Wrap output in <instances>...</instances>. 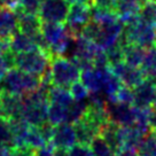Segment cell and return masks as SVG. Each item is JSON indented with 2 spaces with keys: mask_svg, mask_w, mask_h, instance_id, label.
I'll return each mask as SVG.
<instances>
[{
  "mask_svg": "<svg viewBox=\"0 0 156 156\" xmlns=\"http://www.w3.org/2000/svg\"><path fill=\"white\" fill-rule=\"evenodd\" d=\"M73 127H75L78 144L88 145V146L92 144L94 138L99 136V133H100V131L98 130L97 127H94L92 124H90L83 118L80 121H78L77 123H75Z\"/></svg>",
  "mask_w": 156,
  "mask_h": 156,
  "instance_id": "cell-19",
  "label": "cell"
},
{
  "mask_svg": "<svg viewBox=\"0 0 156 156\" xmlns=\"http://www.w3.org/2000/svg\"><path fill=\"white\" fill-rule=\"evenodd\" d=\"M0 156H22L19 148H7L4 147L0 149Z\"/></svg>",
  "mask_w": 156,
  "mask_h": 156,
  "instance_id": "cell-37",
  "label": "cell"
},
{
  "mask_svg": "<svg viewBox=\"0 0 156 156\" xmlns=\"http://www.w3.org/2000/svg\"><path fill=\"white\" fill-rule=\"evenodd\" d=\"M133 107L139 109L151 108L156 97V80L144 79L138 86L133 88Z\"/></svg>",
  "mask_w": 156,
  "mask_h": 156,
  "instance_id": "cell-9",
  "label": "cell"
},
{
  "mask_svg": "<svg viewBox=\"0 0 156 156\" xmlns=\"http://www.w3.org/2000/svg\"><path fill=\"white\" fill-rule=\"evenodd\" d=\"M109 68L117 77L119 78V80L122 82L123 85H125L130 88H134L141 83L144 79H146L141 69L130 67L125 62L114 64V66H110Z\"/></svg>",
  "mask_w": 156,
  "mask_h": 156,
  "instance_id": "cell-13",
  "label": "cell"
},
{
  "mask_svg": "<svg viewBox=\"0 0 156 156\" xmlns=\"http://www.w3.org/2000/svg\"><path fill=\"white\" fill-rule=\"evenodd\" d=\"M142 2V0H117L112 10L125 24L139 16Z\"/></svg>",
  "mask_w": 156,
  "mask_h": 156,
  "instance_id": "cell-15",
  "label": "cell"
},
{
  "mask_svg": "<svg viewBox=\"0 0 156 156\" xmlns=\"http://www.w3.org/2000/svg\"><path fill=\"white\" fill-rule=\"evenodd\" d=\"M116 1L117 0H92V6L106 9H114Z\"/></svg>",
  "mask_w": 156,
  "mask_h": 156,
  "instance_id": "cell-35",
  "label": "cell"
},
{
  "mask_svg": "<svg viewBox=\"0 0 156 156\" xmlns=\"http://www.w3.org/2000/svg\"><path fill=\"white\" fill-rule=\"evenodd\" d=\"M68 108L56 103H49L48 106V122L56 126L62 123H67Z\"/></svg>",
  "mask_w": 156,
  "mask_h": 156,
  "instance_id": "cell-23",
  "label": "cell"
},
{
  "mask_svg": "<svg viewBox=\"0 0 156 156\" xmlns=\"http://www.w3.org/2000/svg\"><path fill=\"white\" fill-rule=\"evenodd\" d=\"M40 86V77L27 73L20 69L10 68L0 79V94L8 93L16 95H24Z\"/></svg>",
  "mask_w": 156,
  "mask_h": 156,
  "instance_id": "cell-1",
  "label": "cell"
},
{
  "mask_svg": "<svg viewBox=\"0 0 156 156\" xmlns=\"http://www.w3.org/2000/svg\"><path fill=\"white\" fill-rule=\"evenodd\" d=\"M48 99L49 103H56V105H60V106H63L67 108L73 102L70 91H68L67 88L58 87V86H54V85L49 87Z\"/></svg>",
  "mask_w": 156,
  "mask_h": 156,
  "instance_id": "cell-21",
  "label": "cell"
},
{
  "mask_svg": "<svg viewBox=\"0 0 156 156\" xmlns=\"http://www.w3.org/2000/svg\"><path fill=\"white\" fill-rule=\"evenodd\" d=\"M110 73V68H92L82 71L80 79L90 93H102L103 85Z\"/></svg>",
  "mask_w": 156,
  "mask_h": 156,
  "instance_id": "cell-12",
  "label": "cell"
},
{
  "mask_svg": "<svg viewBox=\"0 0 156 156\" xmlns=\"http://www.w3.org/2000/svg\"><path fill=\"white\" fill-rule=\"evenodd\" d=\"M142 1H145V0H142Z\"/></svg>",
  "mask_w": 156,
  "mask_h": 156,
  "instance_id": "cell-44",
  "label": "cell"
},
{
  "mask_svg": "<svg viewBox=\"0 0 156 156\" xmlns=\"http://www.w3.org/2000/svg\"><path fill=\"white\" fill-rule=\"evenodd\" d=\"M106 54H107L109 67L114 66V64L124 62V51H123V44L121 43V40L118 41V44H116L115 46H112V48L106 51Z\"/></svg>",
  "mask_w": 156,
  "mask_h": 156,
  "instance_id": "cell-29",
  "label": "cell"
},
{
  "mask_svg": "<svg viewBox=\"0 0 156 156\" xmlns=\"http://www.w3.org/2000/svg\"><path fill=\"white\" fill-rule=\"evenodd\" d=\"M141 71L145 78L156 80V41L151 47L147 48L146 55L141 64Z\"/></svg>",
  "mask_w": 156,
  "mask_h": 156,
  "instance_id": "cell-20",
  "label": "cell"
},
{
  "mask_svg": "<svg viewBox=\"0 0 156 156\" xmlns=\"http://www.w3.org/2000/svg\"><path fill=\"white\" fill-rule=\"evenodd\" d=\"M0 145L7 148H15V140L10 129L9 122L5 117L0 116Z\"/></svg>",
  "mask_w": 156,
  "mask_h": 156,
  "instance_id": "cell-27",
  "label": "cell"
},
{
  "mask_svg": "<svg viewBox=\"0 0 156 156\" xmlns=\"http://www.w3.org/2000/svg\"><path fill=\"white\" fill-rule=\"evenodd\" d=\"M148 123L151 131H156V110L151 108L149 112V117H148Z\"/></svg>",
  "mask_w": 156,
  "mask_h": 156,
  "instance_id": "cell-38",
  "label": "cell"
},
{
  "mask_svg": "<svg viewBox=\"0 0 156 156\" xmlns=\"http://www.w3.org/2000/svg\"><path fill=\"white\" fill-rule=\"evenodd\" d=\"M70 94L75 101H84L90 95V92L82 82H76L70 86Z\"/></svg>",
  "mask_w": 156,
  "mask_h": 156,
  "instance_id": "cell-31",
  "label": "cell"
},
{
  "mask_svg": "<svg viewBox=\"0 0 156 156\" xmlns=\"http://www.w3.org/2000/svg\"><path fill=\"white\" fill-rule=\"evenodd\" d=\"M0 101H1V112H0L1 117H5L7 119L22 117V109H23L22 95L2 93L0 94Z\"/></svg>",
  "mask_w": 156,
  "mask_h": 156,
  "instance_id": "cell-14",
  "label": "cell"
},
{
  "mask_svg": "<svg viewBox=\"0 0 156 156\" xmlns=\"http://www.w3.org/2000/svg\"><path fill=\"white\" fill-rule=\"evenodd\" d=\"M47 144H46L44 138L40 134L38 127L30 126L24 136V146L30 147V148H32L34 151H38V149L43 148Z\"/></svg>",
  "mask_w": 156,
  "mask_h": 156,
  "instance_id": "cell-26",
  "label": "cell"
},
{
  "mask_svg": "<svg viewBox=\"0 0 156 156\" xmlns=\"http://www.w3.org/2000/svg\"><path fill=\"white\" fill-rule=\"evenodd\" d=\"M91 149H92L93 156H107L112 154L114 151L110 149V147L108 146V144L100 136L94 138L92 144L90 145Z\"/></svg>",
  "mask_w": 156,
  "mask_h": 156,
  "instance_id": "cell-30",
  "label": "cell"
},
{
  "mask_svg": "<svg viewBox=\"0 0 156 156\" xmlns=\"http://www.w3.org/2000/svg\"><path fill=\"white\" fill-rule=\"evenodd\" d=\"M23 101L22 117L30 126L39 127L48 121V106L49 102H31L28 100Z\"/></svg>",
  "mask_w": 156,
  "mask_h": 156,
  "instance_id": "cell-8",
  "label": "cell"
},
{
  "mask_svg": "<svg viewBox=\"0 0 156 156\" xmlns=\"http://www.w3.org/2000/svg\"><path fill=\"white\" fill-rule=\"evenodd\" d=\"M87 101H75L68 107V116H67V123L69 124H75L78 121L83 118L84 114L87 109Z\"/></svg>",
  "mask_w": 156,
  "mask_h": 156,
  "instance_id": "cell-24",
  "label": "cell"
},
{
  "mask_svg": "<svg viewBox=\"0 0 156 156\" xmlns=\"http://www.w3.org/2000/svg\"><path fill=\"white\" fill-rule=\"evenodd\" d=\"M41 0H19V4L21 8L28 12V13H32V14H37L38 13V8L40 6Z\"/></svg>",
  "mask_w": 156,
  "mask_h": 156,
  "instance_id": "cell-33",
  "label": "cell"
},
{
  "mask_svg": "<svg viewBox=\"0 0 156 156\" xmlns=\"http://www.w3.org/2000/svg\"><path fill=\"white\" fill-rule=\"evenodd\" d=\"M19 22L14 10L8 7L0 8V39L12 38V36L17 31Z\"/></svg>",
  "mask_w": 156,
  "mask_h": 156,
  "instance_id": "cell-16",
  "label": "cell"
},
{
  "mask_svg": "<svg viewBox=\"0 0 156 156\" xmlns=\"http://www.w3.org/2000/svg\"><path fill=\"white\" fill-rule=\"evenodd\" d=\"M124 31V23L121 20H118L114 23L107 25H101L100 28V34L97 39V43L103 51H108L112 48V46L118 44L121 40Z\"/></svg>",
  "mask_w": 156,
  "mask_h": 156,
  "instance_id": "cell-10",
  "label": "cell"
},
{
  "mask_svg": "<svg viewBox=\"0 0 156 156\" xmlns=\"http://www.w3.org/2000/svg\"><path fill=\"white\" fill-rule=\"evenodd\" d=\"M68 156H93V153L88 145L77 144L68 149Z\"/></svg>",
  "mask_w": 156,
  "mask_h": 156,
  "instance_id": "cell-32",
  "label": "cell"
},
{
  "mask_svg": "<svg viewBox=\"0 0 156 156\" xmlns=\"http://www.w3.org/2000/svg\"><path fill=\"white\" fill-rule=\"evenodd\" d=\"M155 29H156V24H155Z\"/></svg>",
  "mask_w": 156,
  "mask_h": 156,
  "instance_id": "cell-43",
  "label": "cell"
},
{
  "mask_svg": "<svg viewBox=\"0 0 156 156\" xmlns=\"http://www.w3.org/2000/svg\"><path fill=\"white\" fill-rule=\"evenodd\" d=\"M121 43L123 44V51H124V62L133 68L141 67L147 48L138 46V45L125 44L122 38H121Z\"/></svg>",
  "mask_w": 156,
  "mask_h": 156,
  "instance_id": "cell-17",
  "label": "cell"
},
{
  "mask_svg": "<svg viewBox=\"0 0 156 156\" xmlns=\"http://www.w3.org/2000/svg\"><path fill=\"white\" fill-rule=\"evenodd\" d=\"M53 153L54 147L51 144H48V145H46V146H44L43 148H40L36 151V156H54Z\"/></svg>",
  "mask_w": 156,
  "mask_h": 156,
  "instance_id": "cell-36",
  "label": "cell"
},
{
  "mask_svg": "<svg viewBox=\"0 0 156 156\" xmlns=\"http://www.w3.org/2000/svg\"><path fill=\"white\" fill-rule=\"evenodd\" d=\"M36 49H40L38 45L36 44L34 39L29 37L28 34H22L21 31H16L12 38H10V51L14 54L19 53H27V52H31V51H36Z\"/></svg>",
  "mask_w": 156,
  "mask_h": 156,
  "instance_id": "cell-18",
  "label": "cell"
},
{
  "mask_svg": "<svg viewBox=\"0 0 156 156\" xmlns=\"http://www.w3.org/2000/svg\"><path fill=\"white\" fill-rule=\"evenodd\" d=\"M151 134H153V136L155 138V140H156V131H151Z\"/></svg>",
  "mask_w": 156,
  "mask_h": 156,
  "instance_id": "cell-41",
  "label": "cell"
},
{
  "mask_svg": "<svg viewBox=\"0 0 156 156\" xmlns=\"http://www.w3.org/2000/svg\"><path fill=\"white\" fill-rule=\"evenodd\" d=\"M106 112L109 122L118 126H131L136 122V109L130 105L107 101Z\"/></svg>",
  "mask_w": 156,
  "mask_h": 156,
  "instance_id": "cell-7",
  "label": "cell"
},
{
  "mask_svg": "<svg viewBox=\"0 0 156 156\" xmlns=\"http://www.w3.org/2000/svg\"><path fill=\"white\" fill-rule=\"evenodd\" d=\"M139 19L147 24L155 27L156 24V1L155 0H145L141 5L139 13Z\"/></svg>",
  "mask_w": 156,
  "mask_h": 156,
  "instance_id": "cell-25",
  "label": "cell"
},
{
  "mask_svg": "<svg viewBox=\"0 0 156 156\" xmlns=\"http://www.w3.org/2000/svg\"><path fill=\"white\" fill-rule=\"evenodd\" d=\"M92 20V5L73 4L67 16V28L73 38L80 36L82 30Z\"/></svg>",
  "mask_w": 156,
  "mask_h": 156,
  "instance_id": "cell-6",
  "label": "cell"
},
{
  "mask_svg": "<svg viewBox=\"0 0 156 156\" xmlns=\"http://www.w3.org/2000/svg\"><path fill=\"white\" fill-rule=\"evenodd\" d=\"M153 108L156 110V97H155V100H154V103H153Z\"/></svg>",
  "mask_w": 156,
  "mask_h": 156,
  "instance_id": "cell-40",
  "label": "cell"
},
{
  "mask_svg": "<svg viewBox=\"0 0 156 156\" xmlns=\"http://www.w3.org/2000/svg\"><path fill=\"white\" fill-rule=\"evenodd\" d=\"M76 142H77V136L73 124L62 123L54 127L53 136L51 141V145L54 148L68 151L76 145Z\"/></svg>",
  "mask_w": 156,
  "mask_h": 156,
  "instance_id": "cell-11",
  "label": "cell"
},
{
  "mask_svg": "<svg viewBox=\"0 0 156 156\" xmlns=\"http://www.w3.org/2000/svg\"><path fill=\"white\" fill-rule=\"evenodd\" d=\"M122 39L125 44L138 45L149 48L156 41V29L154 25L142 22L138 16L136 19L124 24Z\"/></svg>",
  "mask_w": 156,
  "mask_h": 156,
  "instance_id": "cell-2",
  "label": "cell"
},
{
  "mask_svg": "<svg viewBox=\"0 0 156 156\" xmlns=\"http://www.w3.org/2000/svg\"><path fill=\"white\" fill-rule=\"evenodd\" d=\"M52 55L43 49H36L27 53L14 54V67L27 73L41 77L51 66Z\"/></svg>",
  "mask_w": 156,
  "mask_h": 156,
  "instance_id": "cell-3",
  "label": "cell"
},
{
  "mask_svg": "<svg viewBox=\"0 0 156 156\" xmlns=\"http://www.w3.org/2000/svg\"><path fill=\"white\" fill-rule=\"evenodd\" d=\"M110 102H119L124 103V105H130L133 106V101H134V97H133V90L127 87L125 85H122V87L118 90V92L115 94V97L112 100H107Z\"/></svg>",
  "mask_w": 156,
  "mask_h": 156,
  "instance_id": "cell-28",
  "label": "cell"
},
{
  "mask_svg": "<svg viewBox=\"0 0 156 156\" xmlns=\"http://www.w3.org/2000/svg\"><path fill=\"white\" fill-rule=\"evenodd\" d=\"M69 9L67 0H41L37 15L41 23H64Z\"/></svg>",
  "mask_w": 156,
  "mask_h": 156,
  "instance_id": "cell-5",
  "label": "cell"
},
{
  "mask_svg": "<svg viewBox=\"0 0 156 156\" xmlns=\"http://www.w3.org/2000/svg\"><path fill=\"white\" fill-rule=\"evenodd\" d=\"M54 127H55V126H54V125H52L48 121H47V122H45L43 125H40V126L38 127L40 134H41V136L44 138V140L46 141V144H47V145H48V144H51V141H52V136H53Z\"/></svg>",
  "mask_w": 156,
  "mask_h": 156,
  "instance_id": "cell-34",
  "label": "cell"
},
{
  "mask_svg": "<svg viewBox=\"0 0 156 156\" xmlns=\"http://www.w3.org/2000/svg\"><path fill=\"white\" fill-rule=\"evenodd\" d=\"M151 156H156V148H155V149H154V151L151 153Z\"/></svg>",
  "mask_w": 156,
  "mask_h": 156,
  "instance_id": "cell-42",
  "label": "cell"
},
{
  "mask_svg": "<svg viewBox=\"0 0 156 156\" xmlns=\"http://www.w3.org/2000/svg\"><path fill=\"white\" fill-rule=\"evenodd\" d=\"M52 83L58 87H70L80 78V70L70 58L64 55L53 56L51 60Z\"/></svg>",
  "mask_w": 156,
  "mask_h": 156,
  "instance_id": "cell-4",
  "label": "cell"
},
{
  "mask_svg": "<svg viewBox=\"0 0 156 156\" xmlns=\"http://www.w3.org/2000/svg\"><path fill=\"white\" fill-rule=\"evenodd\" d=\"M69 4H90L92 5V0H67Z\"/></svg>",
  "mask_w": 156,
  "mask_h": 156,
  "instance_id": "cell-39",
  "label": "cell"
},
{
  "mask_svg": "<svg viewBox=\"0 0 156 156\" xmlns=\"http://www.w3.org/2000/svg\"><path fill=\"white\" fill-rule=\"evenodd\" d=\"M116 13L112 9H106V8H99L92 6V21L97 22L100 25H107L118 21Z\"/></svg>",
  "mask_w": 156,
  "mask_h": 156,
  "instance_id": "cell-22",
  "label": "cell"
}]
</instances>
